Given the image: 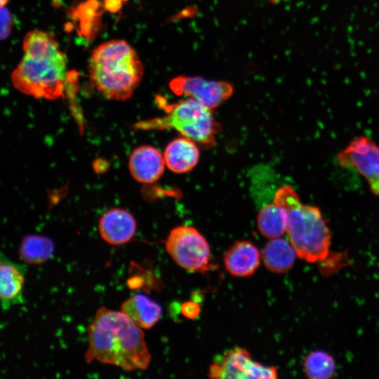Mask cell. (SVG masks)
I'll return each mask as SVG.
<instances>
[{
    "label": "cell",
    "mask_w": 379,
    "mask_h": 379,
    "mask_svg": "<svg viewBox=\"0 0 379 379\" xmlns=\"http://www.w3.org/2000/svg\"><path fill=\"white\" fill-rule=\"evenodd\" d=\"M13 26V18L8 8L5 6H1V39H6L11 34Z\"/></svg>",
    "instance_id": "44dd1931"
},
{
    "label": "cell",
    "mask_w": 379,
    "mask_h": 379,
    "mask_svg": "<svg viewBox=\"0 0 379 379\" xmlns=\"http://www.w3.org/2000/svg\"><path fill=\"white\" fill-rule=\"evenodd\" d=\"M165 245L174 261L187 270L203 272L213 267L208 241L193 227H175L170 232Z\"/></svg>",
    "instance_id": "8992f818"
},
{
    "label": "cell",
    "mask_w": 379,
    "mask_h": 379,
    "mask_svg": "<svg viewBox=\"0 0 379 379\" xmlns=\"http://www.w3.org/2000/svg\"><path fill=\"white\" fill-rule=\"evenodd\" d=\"M296 255L297 253L291 242L281 237L270 239L261 254L266 268L279 274L285 273L293 267Z\"/></svg>",
    "instance_id": "2e32d148"
},
{
    "label": "cell",
    "mask_w": 379,
    "mask_h": 379,
    "mask_svg": "<svg viewBox=\"0 0 379 379\" xmlns=\"http://www.w3.org/2000/svg\"><path fill=\"white\" fill-rule=\"evenodd\" d=\"M67 56L62 51L48 57L24 55L11 80L22 93L36 98L56 100L64 97L67 86Z\"/></svg>",
    "instance_id": "5b68a950"
},
{
    "label": "cell",
    "mask_w": 379,
    "mask_h": 379,
    "mask_svg": "<svg viewBox=\"0 0 379 379\" xmlns=\"http://www.w3.org/2000/svg\"><path fill=\"white\" fill-rule=\"evenodd\" d=\"M274 201L287 213L286 232L298 256L312 263L325 261L330 253L331 235L320 210L302 204L288 185L277 190Z\"/></svg>",
    "instance_id": "3957f363"
},
{
    "label": "cell",
    "mask_w": 379,
    "mask_h": 379,
    "mask_svg": "<svg viewBox=\"0 0 379 379\" xmlns=\"http://www.w3.org/2000/svg\"><path fill=\"white\" fill-rule=\"evenodd\" d=\"M177 95H185L213 109L233 93V86L227 82L205 79L199 77L178 76L169 83Z\"/></svg>",
    "instance_id": "9c48e42d"
},
{
    "label": "cell",
    "mask_w": 379,
    "mask_h": 379,
    "mask_svg": "<svg viewBox=\"0 0 379 379\" xmlns=\"http://www.w3.org/2000/svg\"><path fill=\"white\" fill-rule=\"evenodd\" d=\"M261 255L258 248L248 241H239L225 253L224 264L227 272L239 277H248L259 267Z\"/></svg>",
    "instance_id": "4fadbf2b"
},
{
    "label": "cell",
    "mask_w": 379,
    "mask_h": 379,
    "mask_svg": "<svg viewBox=\"0 0 379 379\" xmlns=\"http://www.w3.org/2000/svg\"><path fill=\"white\" fill-rule=\"evenodd\" d=\"M166 115L140 121L136 127L144 130L174 129L183 137L204 147H213L220 126L212 109L187 98L166 107Z\"/></svg>",
    "instance_id": "277c9868"
},
{
    "label": "cell",
    "mask_w": 379,
    "mask_h": 379,
    "mask_svg": "<svg viewBox=\"0 0 379 379\" xmlns=\"http://www.w3.org/2000/svg\"><path fill=\"white\" fill-rule=\"evenodd\" d=\"M88 364L98 361L126 371L145 370L151 360L144 333L121 311L100 307L88 327Z\"/></svg>",
    "instance_id": "6da1fadb"
},
{
    "label": "cell",
    "mask_w": 379,
    "mask_h": 379,
    "mask_svg": "<svg viewBox=\"0 0 379 379\" xmlns=\"http://www.w3.org/2000/svg\"><path fill=\"white\" fill-rule=\"evenodd\" d=\"M22 47L25 55L29 57H48L60 52L55 36L40 30L29 32L23 39Z\"/></svg>",
    "instance_id": "d6986e66"
},
{
    "label": "cell",
    "mask_w": 379,
    "mask_h": 379,
    "mask_svg": "<svg viewBox=\"0 0 379 379\" xmlns=\"http://www.w3.org/2000/svg\"><path fill=\"white\" fill-rule=\"evenodd\" d=\"M122 0H104V6L108 11L116 13L121 8Z\"/></svg>",
    "instance_id": "603a6c76"
},
{
    "label": "cell",
    "mask_w": 379,
    "mask_h": 379,
    "mask_svg": "<svg viewBox=\"0 0 379 379\" xmlns=\"http://www.w3.org/2000/svg\"><path fill=\"white\" fill-rule=\"evenodd\" d=\"M303 367L305 375L310 379H328L335 373L336 364L328 352L315 350L305 357Z\"/></svg>",
    "instance_id": "ffe728a7"
},
{
    "label": "cell",
    "mask_w": 379,
    "mask_h": 379,
    "mask_svg": "<svg viewBox=\"0 0 379 379\" xmlns=\"http://www.w3.org/2000/svg\"><path fill=\"white\" fill-rule=\"evenodd\" d=\"M258 230L268 239L280 237L287 228V213L274 201L265 205L257 218Z\"/></svg>",
    "instance_id": "ac0fdd59"
},
{
    "label": "cell",
    "mask_w": 379,
    "mask_h": 379,
    "mask_svg": "<svg viewBox=\"0 0 379 379\" xmlns=\"http://www.w3.org/2000/svg\"><path fill=\"white\" fill-rule=\"evenodd\" d=\"M277 373L276 367L255 361L246 349L234 347L210 366L208 376L212 378L274 379Z\"/></svg>",
    "instance_id": "52a82bcc"
},
{
    "label": "cell",
    "mask_w": 379,
    "mask_h": 379,
    "mask_svg": "<svg viewBox=\"0 0 379 379\" xmlns=\"http://www.w3.org/2000/svg\"><path fill=\"white\" fill-rule=\"evenodd\" d=\"M8 0H1V6H5L6 4L7 3Z\"/></svg>",
    "instance_id": "cb8c5ba5"
},
{
    "label": "cell",
    "mask_w": 379,
    "mask_h": 379,
    "mask_svg": "<svg viewBox=\"0 0 379 379\" xmlns=\"http://www.w3.org/2000/svg\"><path fill=\"white\" fill-rule=\"evenodd\" d=\"M92 85L114 100L130 98L142 79L144 67L136 51L124 40L114 39L96 47L89 60Z\"/></svg>",
    "instance_id": "7a4b0ae2"
},
{
    "label": "cell",
    "mask_w": 379,
    "mask_h": 379,
    "mask_svg": "<svg viewBox=\"0 0 379 379\" xmlns=\"http://www.w3.org/2000/svg\"><path fill=\"white\" fill-rule=\"evenodd\" d=\"M182 313L188 318H194L199 314V306L193 302H186L182 305Z\"/></svg>",
    "instance_id": "7402d4cb"
},
{
    "label": "cell",
    "mask_w": 379,
    "mask_h": 379,
    "mask_svg": "<svg viewBox=\"0 0 379 379\" xmlns=\"http://www.w3.org/2000/svg\"><path fill=\"white\" fill-rule=\"evenodd\" d=\"M343 167L354 168L366 180L371 192L379 196V146L366 136L353 139L338 155Z\"/></svg>",
    "instance_id": "ba28073f"
},
{
    "label": "cell",
    "mask_w": 379,
    "mask_h": 379,
    "mask_svg": "<svg viewBox=\"0 0 379 379\" xmlns=\"http://www.w3.org/2000/svg\"><path fill=\"white\" fill-rule=\"evenodd\" d=\"M127 1V0H122V1Z\"/></svg>",
    "instance_id": "d4e9b609"
},
{
    "label": "cell",
    "mask_w": 379,
    "mask_h": 379,
    "mask_svg": "<svg viewBox=\"0 0 379 379\" xmlns=\"http://www.w3.org/2000/svg\"><path fill=\"white\" fill-rule=\"evenodd\" d=\"M121 311L145 329L153 327L162 314L161 306L143 294H135L126 299L121 305Z\"/></svg>",
    "instance_id": "9a60e30c"
},
{
    "label": "cell",
    "mask_w": 379,
    "mask_h": 379,
    "mask_svg": "<svg viewBox=\"0 0 379 379\" xmlns=\"http://www.w3.org/2000/svg\"><path fill=\"white\" fill-rule=\"evenodd\" d=\"M164 158L166 166L176 173L192 170L199 159V150L195 142L185 137L177 138L165 148Z\"/></svg>",
    "instance_id": "5bb4252c"
},
{
    "label": "cell",
    "mask_w": 379,
    "mask_h": 379,
    "mask_svg": "<svg viewBox=\"0 0 379 379\" xmlns=\"http://www.w3.org/2000/svg\"><path fill=\"white\" fill-rule=\"evenodd\" d=\"M54 249V244L50 238L38 234L27 235L20 244L19 257L25 263L41 265L51 259Z\"/></svg>",
    "instance_id": "e0dca14e"
},
{
    "label": "cell",
    "mask_w": 379,
    "mask_h": 379,
    "mask_svg": "<svg viewBox=\"0 0 379 379\" xmlns=\"http://www.w3.org/2000/svg\"><path fill=\"white\" fill-rule=\"evenodd\" d=\"M166 163L160 152L149 145L135 148L130 155L128 167L133 178L142 183H152L164 173Z\"/></svg>",
    "instance_id": "8fae6325"
},
{
    "label": "cell",
    "mask_w": 379,
    "mask_h": 379,
    "mask_svg": "<svg viewBox=\"0 0 379 379\" xmlns=\"http://www.w3.org/2000/svg\"><path fill=\"white\" fill-rule=\"evenodd\" d=\"M98 228L103 240L111 245L120 246L133 239L137 225L135 218L128 211L112 208L102 215Z\"/></svg>",
    "instance_id": "30bf717a"
},
{
    "label": "cell",
    "mask_w": 379,
    "mask_h": 379,
    "mask_svg": "<svg viewBox=\"0 0 379 379\" xmlns=\"http://www.w3.org/2000/svg\"><path fill=\"white\" fill-rule=\"evenodd\" d=\"M27 268L25 265L8 260L4 255L0 260V297L4 310L22 303L23 286Z\"/></svg>",
    "instance_id": "7c38bea8"
}]
</instances>
